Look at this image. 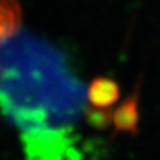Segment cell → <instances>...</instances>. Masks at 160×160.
<instances>
[{
    "label": "cell",
    "mask_w": 160,
    "mask_h": 160,
    "mask_svg": "<svg viewBox=\"0 0 160 160\" xmlns=\"http://www.w3.org/2000/svg\"><path fill=\"white\" fill-rule=\"evenodd\" d=\"M0 111L19 131L26 160H86L80 124L107 122L67 55L22 29L0 47Z\"/></svg>",
    "instance_id": "obj_1"
},
{
    "label": "cell",
    "mask_w": 160,
    "mask_h": 160,
    "mask_svg": "<svg viewBox=\"0 0 160 160\" xmlns=\"http://www.w3.org/2000/svg\"><path fill=\"white\" fill-rule=\"evenodd\" d=\"M118 87L109 79L100 78L88 87V99L89 103L95 108H106L118 99Z\"/></svg>",
    "instance_id": "obj_3"
},
{
    "label": "cell",
    "mask_w": 160,
    "mask_h": 160,
    "mask_svg": "<svg viewBox=\"0 0 160 160\" xmlns=\"http://www.w3.org/2000/svg\"><path fill=\"white\" fill-rule=\"evenodd\" d=\"M22 23V7L19 0H0V47L13 36Z\"/></svg>",
    "instance_id": "obj_2"
}]
</instances>
